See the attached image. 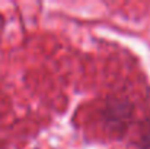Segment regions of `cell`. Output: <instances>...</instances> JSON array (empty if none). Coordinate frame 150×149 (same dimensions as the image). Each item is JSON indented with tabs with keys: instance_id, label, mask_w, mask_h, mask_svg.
<instances>
[]
</instances>
